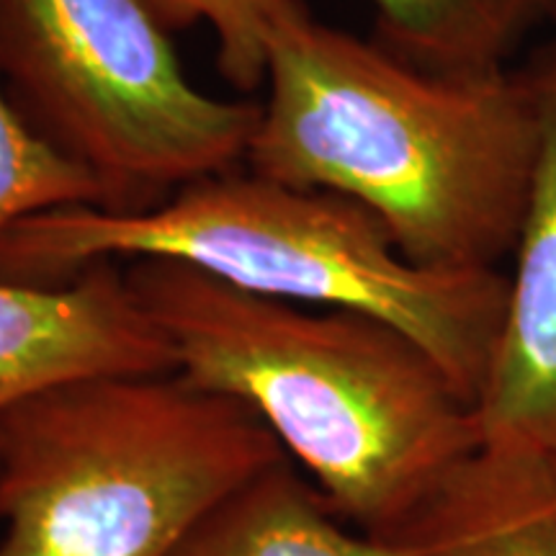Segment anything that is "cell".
I'll return each instance as SVG.
<instances>
[{"instance_id": "1", "label": "cell", "mask_w": 556, "mask_h": 556, "mask_svg": "<svg viewBox=\"0 0 556 556\" xmlns=\"http://www.w3.org/2000/svg\"><path fill=\"white\" fill-rule=\"evenodd\" d=\"M263 86L245 152L255 176L356 201L415 266L479 270L513 255L539 152L526 67L428 73L291 0Z\"/></svg>"}, {"instance_id": "9", "label": "cell", "mask_w": 556, "mask_h": 556, "mask_svg": "<svg viewBox=\"0 0 556 556\" xmlns=\"http://www.w3.org/2000/svg\"><path fill=\"white\" fill-rule=\"evenodd\" d=\"M168 556H402L348 526L291 458L214 505Z\"/></svg>"}, {"instance_id": "8", "label": "cell", "mask_w": 556, "mask_h": 556, "mask_svg": "<svg viewBox=\"0 0 556 556\" xmlns=\"http://www.w3.org/2000/svg\"><path fill=\"white\" fill-rule=\"evenodd\" d=\"M392 544L402 556H556V464L479 443Z\"/></svg>"}, {"instance_id": "4", "label": "cell", "mask_w": 556, "mask_h": 556, "mask_svg": "<svg viewBox=\"0 0 556 556\" xmlns=\"http://www.w3.org/2000/svg\"><path fill=\"white\" fill-rule=\"evenodd\" d=\"M283 458L248 407L178 371L52 387L0 417V556H168Z\"/></svg>"}, {"instance_id": "3", "label": "cell", "mask_w": 556, "mask_h": 556, "mask_svg": "<svg viewBox=\"0 0 556 556\" xmlns=\"http://www.w3.org/2000/svg\"><path fill=\"white\" fill-rule=\"evenodd\" d=\"M168 261L255 296L379 317L475 402L507 302L500 268L415 266L356 201L253 170L199 178L148 208L67 206L0 238V278L73 281L96 263Z\"/></svg>"}, {"instance_id": "7", "label": "cell", "mask_w": 556, "mask_h": 556, "mask_svg": "<svg viewBox=\"0 0 556 556\" xmlns=\"http://www.w3.org/2000/svg\"><path fill=\"white\" fill-rule=\"evenodd\" d=\"M176 371L122 263L54 287L0 278V417L52 387Z\"/></svg>"}, {"instance_id": "13", "label": "cell", "mask_w": 556, "mask_h": 556, "mask_svg": "<svg viewBox=\"0 0 556 556\" xmlns=\"http://www.w3.org/2000/svg\"><path fill=\"white\" fill-rule=\"evenodd\" d=\"M541 5H544L546 21H552V24H556V0H541Z\"/></svg>"}, {"instance_id": "12", "label": "cell", "mask_w": 556, "mask_h": 556, "mask_svg": "<svg viewBox=\"0 0 556 556\" xmlns=\"http://www.w3.org/2000/svg\"><path fill=\"white\" fill-rule=\"evenodd\" d=\"M168 31L206 26L217 45V67L238 90L266 80L268 39L291 0H144Z\"/></svg>"}, {"instance_id": "2", "label": "cell", "mask_w": 556, "mask_h": 556, "mask_svg": "<svg viewBox=\"0 0 556 556\" xmlns=\"http://www.w3.org/2000/svg\"><path fill=\"white\" fill-rule=\"evenodd\" d=\"M122 266L176 371L248 407L366 536L392 541L479 446L475 402L384 319L255 296L180 263Z\"/></svg>"}, {"instance_id": "5", "label": "cell", "mask_w": 556, "mask_h": 556, "mask_svg": "<svg viewBox=\"0 0 556 556\" xmlns=\"http://www.w3.org/2000/svg\"><path fill=\"white\" fill-rule=\"evenodd\" d=\"M0 86L86 168L103 208H148L245 163L261 106L206 93L144 0H0Z\"/></svg>"}, {"instance_id": "6", "label": "cell", "mask_w": 556, "mask_h": 556, "mask_svg": "<svg viewBox=\"0 0 556 556\" xmlns=\"http://www.w3.org/2000/svg\"><path fill=\"white\" fill-rule=\"evenodd\" d=\"M523 67L539 111L536 168L475 413L479 443L556 464V39Z\"/></svg>"}, {"instance_id": "10", "label": "cell", "mask_w": 556, "mask_h": 556, "mask_svg": "<svg viewBox=\"0 0 556 556\" xmlns=\"http://www.w3.org/2000/svg\"><path fill=\"white\" fill-rule=\"evenodd\" d=\"M374 41L409 65L479 78L510 67L544 24L541 0H371Z\"/></svg>"}, {"instance_id": "11", "label": "cell", "mask_w": 556, "mask_h": 556, "mask_svg": "<svg viewBox=\"0 0 556 556\" xmlns=\"http://www.w3.org/2000/svg\"><path fill=\"white\" fill-rule=\"evenodd\" d=\"M67 206H106L99 180L21 119L0 86V238L18 222Z\"/></svg>"}]
</instances>
